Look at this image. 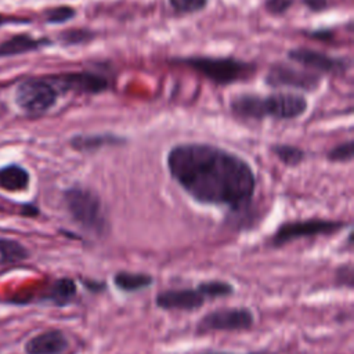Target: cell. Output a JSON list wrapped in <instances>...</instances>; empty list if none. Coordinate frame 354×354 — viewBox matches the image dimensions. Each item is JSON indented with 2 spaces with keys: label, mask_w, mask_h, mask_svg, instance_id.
Masks as SVG:
<instances>
[{
  "label": "cell",
  "mask_w": 354,
  "mask_h": 354,
  "mask_svg": "<svg viewBox=\"0 0 354 354\" xmlns=\"http://www.w3.org/2000/svg\"><path fill=\"white\" fill-rule=\"evenodd\" d=\"M201 354H234V353H223V351H209V353H201ZM248 354H275L268 350H257V351H250Z\"/></svg>",
  "instance_id": "1f68e13d"
},
{
  "label": "cell",
  "mask_w": 354,
  "mask_h": 354,
  "mask_svg": "<svg viewBox=\"0 0 354 354\" xmlns=\"http://www.w3.org/2000/svg\"><path fill=\"white\" fill-rule=\"evenodd\" d=\"M53 41L47 37H33L26 33L11 36L10 39L0 43V57L19 55L29 51H36L41 47L50 46Z\"/></svg>",
  "instance_id": "9a60e30c"
},
{
  "label": "cell",
  "mask_w": 354,
  "mask_h": 354,
  "mask_svg": "<svg viewBox=\"0 0 354 354\" xmlns=\"http://www.w3.org/2000/svg\"><path fill=\"white\" fill-rule=\"evenodd\" d=\"M21 214H22V216H26V217H36V216L39 214V209H37L35 205L26 203V205L22 206Z\"/></svg>",
  "instance_id": "f546056e"
},
{
  "label": "cell",
  "mask_w": 354,
  "mask_h": 354,
  "mask_svg": "<svg viewBox=\"0 0 354 354\" xmlns=\"http://www.w3.org/2000/svg\"><path fill=\"white\" fill-rule=\"evenodd\" d=\"M41 299L55 307L71 306L77 299V285L69 277L58 278L48 286Z\"/></svg>",
  "instance_id": "5bb4252c"
},
{
  "label": "cell",
  "mask_w": 354,
  "mask_h": 354,
  "mask_svg": "<svg viewBox=\"0 0 354 354\" xmlns=\"http://www.w3.org/2000/svg\"><path fill=\"white\" fill-rule=\"evenodd\" d=\"M169 7L178 15L195 14L205 10L209 0H167Z\"/></svg>",
  "instance_id": "603a6c76"
},
{
  "label": "cell",
  "mask_w": 354,
  "mask_h": 354,
  "mask_svg": "<svg viewBox=\"0 0 354 354\" xmlns=\"http://www.w3.org/2000/svg\"><path fill=\"white\" fill-rule=\"evenodd\" d=\"M75 15H76V10L66 4L51 7L44 11V19L48 24H65L73 19Z\"/></svg>",
  "instance_id": "cb8c5ba5"
},
{
  "label": "cell",
  "mask_w": 354,
  "mask_h": 354,
  "mask_svg": "<svg viewBox=\"0 0 354 354\" xmlns=\"http://www.w3.org/2000/svg\"><path fill=\"white\" fill-rule=\"evenodd\" d=\"M234 116L242 120H263L272 118L278 120L297 119L308 109V101L297 93H272L260 95L257 93H239L230 100Z\"/></svg>",
  "instance_id": "7a4b0ae2"
},
{
  "label": "cell",
  "mask_w": 354,
  "mask_h": 354,
  "mask_svg": "<svg viewBox=\"0 0 354 354\" xmlns=\"http://www.w3.org/2000/svg\"><path fill=\"white\" fill-rule=\"evenodd\" d=\"M270 87H289L303 91H315L321 84V75L308 69H299L285 62H275L266 75Z\"/></svg>",
  "instance_id": "ba28073f"
},
{
  "label": "cell",
  "mask_w": 354,
  "mask_h": 354,
  "mask_svg": "<svg viewBox=\"0 0 354 354\" xmlns=\"http://www.w3.org/2000/svg\"><path fill=\"white\" fill-rule=\"evenodd\" d=\"M58 90L50 79H28L18 84L15 102L28 116H43L58 100Z\"/></svg>",
  "instance_id": "8992f818"
},
{
  "label": "cell",
  "mask_w": 354,
  "mask_h": 354,
  "mask_svg": "<svg viewBox=\"0 0 354 354\" xmlns=\"http://www.w3.org/2000/svg\"><path fill=\"white\" fill-rule=\"evenodd\" d=\"M301 3L313 12H321L330 7V0H301Z\"/></svg>",
  "instance_id": "4316f807"
},
{
  "label": "cell",
  "mask_w": 354,
  "mask_h": 354,
  "mask_svg": "<svg viewBox=\"0 0 354 354\" xmlns=\"http://www.w3.org/2000/svg\"><path fill=\"white\" fill-rule=\"evenodd\" d=\"M69 347V339L61 329H48L26 340L25 354H62Z\"/></svg>",
  "instance_id": "7c38bea8"
},
{
  "label": "cell",
  "mask_w": 354,
  "mask_h": 354,
  "mask_svg": "<svg viewBox=\"0 0 354 354\" xmlns=\"http://www.w3.org/2000/svg\"><path fill=\"white\" fill-rule=\"evenodd\" d=\"M270 151L279 162L289 167L299 166L306 158V152L301 148L290 144H272L270 147Z\"/></svg>",
  "instance_id": "ffe728a7"
},
{
  "label": "cell",
  "mask_w": 354,
  "mask_h": 354,
  "mask_svg": "<svg viewBox=\"0 0 354 354\" xmlns=\"http://www.w3.org/2000/svg\"><path fill=\"white\" fill-rule=\"evenodd\" d=\"M307 36L317 40H330L333 37V32L330 29H317L307 33Z\"/></svg>",
  "instance_id": "f1b7e54d"
},
{
  "label": "cell",
  "mask_w": 354,
  "mask_h": 354,
  "mask_svg": "<svg viewBox=\"0 0 354 354\" xmlns=\"http://www.w3.org/2000/svg\"><path fill=\"white\" fill-rule=\"evenodd\" d=\"M29 181V171L19 165L12 163L0 167V188L8 192H21L28 189Z\"/></svg>",
  "instance_id": "e0dca14e"
},
{
  "label": "cell",
  "mask_w": 354,
  "mask_h": 354,
  "mask_svg": "<svg viewBox=\"0 0 354 354\" xmlns=\"http://www.w3.org/2000/svg\"><path fill=\"white\" fill-rule=\"evenodd\" d=\"M205 303L206 299L196 286L165 289L155 296L156 307L165 311H196Z\"/></svg>",
  "instance_id": "8fae6325"
},
{
  "label": "cell",
  "mask_w": 354,
  "mask_h": 354,
  "mask_svg": "<svg viewBox=\"0 0 354 354\" xmlns=\"http://www.w3.org/2000/svg\"><path fill=\"white\" fill-rule=\"evenodd\" d=\"M95 37V32L87 28H76L68 29L59 35V41L64 46H80L91 41Z\"/></svg>",
  "instance_id": "44dd1931"
},
{
  "label": "cell",
  "mask_w": 354,
  "mask_h": 354,
  "mask_svg": "<svg viewBox=\"0 0 354 354\" xmlns=\"http://www.w3.org/2000/svg\"><path fill=\"white\" fill-rule=\"evenodd\" d=\"M295 0H264V10L271 15H282L292 6Z\"/></svg>",
  "instance_id": "484cf974"
},
{
  "label": "cell",
  "mask_w": 354,
  "mask_h": 354,
  "mask_svg": "<svg viewBox=\"0 0 354 354\" xmlns=\"http://www.w3.org/2000/svg\"><path fill=\"white\" fill-rule=\"evenodd\" d=\"M173 62L185 65L214 84L228 86L235 82L246 80L256 72V65L232 57H209V55H191L174 58Z\"/></svg>",
  "instance_id": "277c9868"
},
{
  "label": "cell",
  "mask_w": 354,
  "mask_h": 354,
  "mask_svg": "<svg viewBox=\"0 0 354 354\" xmlns=\"http://www.w3.org/2000/svg\"><path fill=\"white\" fill-rule=\"evenodd\" d=\"M127 142L126 137L113 133L76 134L69 140V145L79 152H97L105 147H120Z\"/></svg>",
  "instance_id": "4fadbf2b"
},
{
  "label": "cell",
  "mask_w": 354,
  "mask_h": 354,
  "mask_svg": "<svg viewBox=\"0 0 354 354\" xmlns=\"http://www.w3.org/2000/svg\"><path fill=\"white\" fill-rule=\"evenodd\" d=\"M335 282L337 286L353 289L354 286V270L350 263L340 264L335 271Z\"/></svg>",
  "instance_id": "d4e9b609"
},
{
  "label": "cell",
  "mask_w": 354,
  "mask_h": 354,
  "mask_svg": "<svg viewBox=\"0 0 354 354\" xmlns=\"http://www.w3.org/2000/svg\"><path fill=\"white\" fill-rule=\"evenodd\" d=\"M50 80L58 93L73 91L77 94H100L106 91L111 86V82L105 75L93 71L62 73L50 77Z\"/></svg>",
  "instance_id": "30bf717a"
},
{
  "label": "cell",
  "mask_w": 354,
  "mask_h": 354,
  "mask_svg": "<svg viewBox=\"0 0 354 354\" xmlns=\"http://www.w3.org/2000/svg\"><path fill=\"white\" fill-rule=\"evenodd\" d=\"M286 55L290 61H293V62L301 65L304 69H308L318 75H321V73L342 75L351 68L350 58L332 57L325 53H321V51H317L313 48H307V47L290 48Z\"/></svg>",
  "instance_id": "9c48e42d"
},
{
  "label": "cell",
  "mask_w": 354,
  "mask_h": 354,
  "mask_svg": "<svg viewBox=\"0 0 354 354\" xmlns=\"http://www.w3.org/2000/svg\"><path fill=\"white\" fill-rule=\"evenodd\" d=\"M170 177L195 202L238 212L256 189L252 166L239 155L207 142H180L166 155Z\"/></svg>",
  "instance_id": "6da1fadb"
},
{
  "label": "cell",
  "mask_w": 354,
  "mask_h": 354,
  "mask_svg": "<svg viewBox=\"0 0 354 354\" xmlns=\"http://www.w3.org/2000/svg\"><path fill=\"white\" fill-rule=\"evenodd\" d=\"M82 283L87 290L94 292V293H100L106 289V283L104 281H98V279L86 278V279H82Z\"/></svg>",
  "instance_id": "83f0119b"
},
{
  "label": "cell",
  "mask_w": 354,
  "mask_h": 354,
  "mask_svg": "<svg viewBox=\"0 0 354 354\" xmlns=\"http://www.w3.org/2000/svg\"><path fill=\"white\" fill-rule=\"evenodd\" d=\"M11 22H28V19H19V18H15V17H10V15H3V14H0V25L11 24Z\"/></svg>",
  "instance_id": "4dcf8cb0"
},
{
  "label": "cell",
  "mask_w": 354,
  "mask_h": 354,
  "mask_svg": "<svg viewBox=\"0 0 354 354\" xmlns=\"http://www.w3.org/2000/svg\"><path fill=\"white\" fill-rule=\"evenodd\" d=\"M64 203L71 218L84 231L102 236L109 224L100 195L88 187L72 185L64 191Z\"/></svg>",
  "instance_id": "3957f363"
},
{
  "label": "cell",
  "mask_w": 354,
  "mask_h": 354,
  "mask_svg": "<svg viewBox=\"0 0 354 354\" xmlns=\"http://www.w3.org/2000/svg\"><path fill=\"white\" fill-rule=\"evenodd\" d=\"M29 257L28 249L18 241L0 238V264L19 263Z\"/></svg>",
  "instance_id": "d6986e66"
},
{
  "label": "cell",
  "mask_w": 354,
  "mask_h": 354,
  "mask_svg": "<svg viewBox=\"0 0 354 354\" xmlns=\"http://www.w3.org/2000/svg\"><path fill=\"white\" fill-rule=\"evenodd\" d=\"M196 288L201 290L203 297L206 300H216V299H223L234 295L235 288L232 283L224 279H207L202 281L196 285Z\"/></svg>",
  "instance_id": "ac0fdd59"
},
{
  "label": "cell",
  "mask_w": 354,
  "mask_h": 354,
  "mask_svg": "<svg viewBox=\"0 0 354 354\" xmlns=\"http://www.w3.org/2000/svg\"><path fill=\"white\" fill-rule=\"evenodd\" d=\"M353 156H354V141L353 140H347L344 142L335 145L326 153V159L329 162H335V163L351 162Z\"/></svg>",
  "instance_id": "7402d4cb"
},
{
  "label": "cell",
  "mask_w": 354,
  "mask_h": 354,
  "mask_svg": "<svg viewBox=\"0 0 354 354\" xmlns=\"http://www.w3.org/2000/svg\"><path fill=\"white\" fill-rule=\"evenodd\" d=\"M254 325V314L248 307H220L206 313L196 324L198 335L213 332H243Z\"/></svg>",
  "instance_id": "52a82bcc"
},
{
  "label": "cell",
  "mask_w": 354,
  "mask_h": 354,
  "mask_svg": "<svg viewBox=\"0 0 354 354\" xmlns=\"http://www.w3.org/2000/svg\"><path fill=\"white\" fill-rule=\"evenodd\" d=\"M348 223L342 220H328V218H307L282 223L270 238V245L272 248H281L296 239L314 238V236H329L340 232Z\"/></svg>",
  "instance_id": "5b68a950"
},
{
  "label": "cell",
  "mask_w": 354,
  "mask_h": 354,
  "mask_svg": "<svg viewBox=\"0 0 354 354\" xmlns=\"http://www.w3.org/2000/svg\"><path fill=\"white\" fill-rule=\"evenodd\" d=\"M112 282L118 290L124 293H136L144 289H148L153 285L155 279L148 272H136V271H118L112 277Z\"/></svg>",
  "instance_id": "2e32d148"
}]
</instances>
